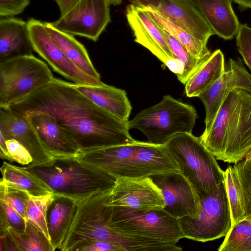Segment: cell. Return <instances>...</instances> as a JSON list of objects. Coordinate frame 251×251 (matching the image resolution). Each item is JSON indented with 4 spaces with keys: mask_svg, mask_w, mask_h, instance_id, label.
<instances>
[{
    "mask_svg": "<svg viewBox=\"0 0 251 251\" xmlns=\"http://www.w3.org/2000/svg\"><path fill=\"white\" fill-rule=\"evenodd\" d=\"M9 107L21 116L45 113L67 130L81 152L135 141L128 121H121L97 105L73 83L54 78Z\"/></svg>",
    "mask_w": 251,
    "mask_h": 251,
    "instance_id": "6da1fadb",
    "label": "cell"
},
{
    "mask_svg": "<svg viewBox=\"0 0 251 251\" xmlns=\"http://www.w3.org/2000/svg\"><path fill=\"white\" fill-rule=\"evenodd\" d=\"M200 138L217 160L236 164L245 158L251 150V94L230 91Z\"/></svg>",
    "mask_w": 251,
    "mask_h": 251,
    "instance_id": "7a4b0ae2",
    "label": "cell"
},
{
    "mask_svg": "<svg viewBox=\"0 0 251 251\" xmlns=\"http://www.w3.org/2000/svg\"><path fill=\"white\" fill-rule=\"evenodd\" d=\"M110 190L93 195L77 203L76 211L70 229L59 250L79 251L87 243L104 241L121 251H148L143 240L127 236L108 226L112 207L107 205Z\"/></svg>",
    "mask_w": 251,
    "mask_h": 251,
    "instance_id": "3957f363",
    "label": "cell"
},
{
    "mask_svg": "<svg viewBox=\"0 0 251 251\" xmlns=\"http://www.w3.org/2000/svg\"><path fill=\"white\" fill-rule=\"evenodd\" d=\"M26 167L44 180L54 194L76 203L111 190L116 180L113 176L76 157L53 158L44 164Z\"/></svg>",
    "mask_w": 251,
    "mask_h": 251,
    "instance_id": "277c9868",
    "label": "cell"
},
{
    "mask_svg": "<svg viewBox=\"0 0 251 251\" xmlns=\"http://www.w3.org/2000/svg\"><path fill=\"white\" fill-rule=\"evenodd\" d=\"M164 146L199 198L206 196L224 181V171L200 137L180 133Z\"/></svg>",
    "mask_w": 251,
    "mask_h": 251,
    "instance_id": "5b68a950",
    "label": "cell"
},
{
    "mask_svg": "<svg viewBox=\"0 0 251 251\" xmlns=\"http://www.w3.org/2000/svg\"><path fill=\"white\" fill-rule=\"evenodd\" d=\"M197 118L193 106L166 95L137 114L128 125L129 129L142 132L149 143L164 145L177 134L192 133Z\"/></svg>",
    "mask_w": 251,
    "mask_h": 251,
    "instance_id": "8992f818",
    "label": "cell"
},
{
    "mask_svg": "<svg viewBox=\"0 0 251 251\" xmlns=\"http://www.w3.org/2000/svg\"><path fill=\"white\" fill-rule=\"evenodd\" d=\"M108 226L127 236L152 242L175 245L184 238L179 219L163 209L140 211L112 207Z\"/></svg>",
    "mask_w": 251,
    "mask_h": 251,
    "instance_id": "52a82bcc",
    "label": "cell"
},
{
    "mask_svg": "<svg viewBox=\"0 0 251 251\" xmlns=\"http://www.w3.org/2000/svg\"><path fill=\"white\" fill-rule=\"evenodd\" d=\"M53 78L47 64L32 55L0 62V106L26 98Z\"/></svg>",
    "mask_w": 251,
    "mask_h": 251,
    "instance_id": "ba28073f",
    "label": "cell"
},
{
    "mask_svg": "<svg viewBox=\"0 0 251 251\" xmlns=\"http://www.w3.org/2000/svg\"><path fill=\"white\" fill-rule=\"evenodd\" d=\"M200 199L198 217L179 219L184 238L205 242L225 236L231 227L232 219L225 181Z\"/></svg>",
    "mask_w": 251,
    "mask_h": 251,
    "instance_id": "9c48e42d",
    "label": "cell"
},
{
    "mask_svg": "<svg viewBox=\"0 0 251 251\" xmlns=\"http://www.w3.org/2000/svg\"><path fill=\"white\" fill-rule=\"evenodd\" d=\"M110 5L108 0H80L49 24L62 32L96 42L111 22Z\"/></svg>",
    "mask_w": 251,
    "mask_h": 251,
    "instance_id": "30bf717a",
    "label": "cell"
},
{
    "mask_svg": "<svg viewBox=\"0 0 251 251\" xmlns=\"http://www.w3.org/2000/svg\"><path fill=\"white\" fill-rule=\"evenodd\" d=\"M27 24L33 50L54 71L76 84L97 86L103 83L84 73L67 57L50 35L46 22L31 18Z\"/></svg>",
    "mask_w": 251,
    "mask_h": 251,
    "instance_id": "8fae6325",
    "label": "cell"
},
{
    "mask_svg": "<svg viewBox=\"0 0 251 251\" xmlns=\"http://www.w3.org/2000/svg\"><path fill=\"white\" fill-rule=\"evenodd\" d=\"M126 15L134 41L148 49L179 76L183 71V66L174 57L161 28L145 10L132 4L126 7Z\"/></svg>",
    "mask_w": 251,
    "mask_h": 251,
    "instance_id": "7c38bea8",
    "label": "cell"
},
{
    "mask_svg": "<svg viewBox=\"0 0 251 251\" xmlns=\"http://www.w3.org/2000/svg\"><path fill=\"white\" fill-rule=\"evenodd\" d=\"M107 204L112 207L148 211L163 209L165 201L160 190L151 177H117Z\"/></svg>",
    "mask_w": 251,
    "mask_h": 251,
    "instance_id": "4fadbf2b",
    "label": "cell"
},
{
    "mask_svg": "<svg viewBox=\"0 0 251 251\" xmlns=\"http://www.w3.org/2000/svg\"><path fill=\"white\" fill-rule=\"evenodd\" d=\"M149 177L161 192L165 201L164 211L177 219L198 217L200 198L180 172L159 174Z\"/></svg>",
    "mask_w": 251,
    "mask_h": 251,
    "instance_id": "5bb4252c",
    "label": "cell"
},
{
    "mask_svg": "<svg viewBox=\"0 0 251 251\" xmlns=\"http://www.w3.org/2000/svg\"><path fill=\"white\" fill-rule=\"evenodd\" d=\"M141 8L151 9L207 43L215 35L192 0H128Z\"/></svg>",
    "mask_w": 251,
    "mask_h": 251,
    "instance_id": "9a60e30c",
    "label": "cell"
},
{
    "mask_svg": "<svg viewBox=\"0 0 251 251\" xmlns=\"http://www.w3.org/2000/svg\"><path fill=\"white\" fill-rule=\"evenodd\" d=\"M239 89L251 94V75L244 66L240 58L229 59L228 68L221 77L199 97L205 109V129L207 132L227 94Z\"/></svg>",
    "mask_w": 251,
    "mask_h": 251,
    "instance_id": "2e32d148",
    "label": "cell"
},
{
    "mask_svg": "<svg viewBox=\"0 0 251 251\" xmlns=\"http://www.w3.org/2000/svg\"><path fill=\"white\" fill-rule=\"evenodd\" d=\"M0 135L5 139L16 140L27 150L33 158L32 163L27 166L44 164L53 158L29 121L9 106H0Z\"/></svg>",
    "mask_w": 251,
    "mask_h": 251,
    "instance_id": "e0dca14e",
    "label": "cell"
},
{
    "mask_svg": "<svg viewBox=\"0 0 251 251\" xmlns=\"http://www.w3.org/2000/svg\"><path fill=\"white\" fill-rule=\"evenodd\" d=\"M137 142L84 151L77 157L116 178H136L133 162Z\"/></svg>",
    "mask_w": 251,
    "mask_h": 251,
    "instance_id": "ac0fdd59",
    "label": "cell"
},
{
    "mask_svg": "<svg viewBox=\"0 0 251 251\" xmlns=\"http://www.w3.org/2000/svg\"><path fill=\"white\" fill-rule=\"evenodd\" d=\"M22 117L29 121L44 146L53 158L77 157L81 152L74 138L53 116L39 112Z\"/></svg>",
    "mask_w": 251,
    "mask_h": 251,
    "instance_id": "d6986e66",
    "label": "cell"
},
{
    "mask_svg": "<svg viewBox=\"0 0 251 251\" xmlns=\"http://www.w3.org/2000/svg\"><path fill=\"white\" fill-rule=\"evenodd\" d=\"M136 178L173 172H180L179 167L164 145L137 141L134 156Z\"/></svg>",
    "mask_w": 251,
    "mask_h": 251,
    "instance_id": "ffe728a7",
    "label": "cell"
},
{
    "mask_svg": "<svg viewBox=\"0 0 251 251\" xmlns=\"http://www.w3.org/2000/svg\"><path fill=\"white\" fill-rule=\"evenodd\" d=\"M214 34L230 40L236 36L240 22L232 8V0H192Z\"/></svg>",
    "mask_w": 251,
    "mask_h": 251,
    "instance_id": "44dd1931",
    "label": "cell"
},
{
    "mask_svg": "<svg viewBox=\"0 0 251 251\" xmlns=\"http://www.w3.org/2000/svg\"><path fill=\"white\" fill-rule=\"evenodd\" d=\"M27 22L12 17L0 19V62L32 55Z\"/></svg>",
    "mask_w": 251,
    "mask_h": 251,
    "instance_id": "7402d4cb",
    "label": "cell"
},
{
    "mask_svg": "<svg viewBox=\"0 0 251 251\" xmlns=\"http://www.w3.org/2000/svg\"><path fill=\"white\" fill-rule=\"evenodd\" d=\"M74 87L97 105L117 119L128 121L132 106L125 90L103 83L100 85H79Z\"/></svg>",
    "mask_w": 251,
    "mask_h": 251,
    "instance_id": "603a6c76",
    "label": "cell"
},
{
    "mask_svg": "<svg viewBox=\"0 0 251 251\" xmlns=\"http://www.w3.org/2000/svg\"><path fill=\"white\" fill-rule=\"evenodd\" d=\"M49 206L47 222L53 251L59 250L75 217L77 203L68 197L55 194Z\"/></svg>",
    "mask_w": 251,
    "mask_h": 251,
    "instance_id": "cb8c5ba5",
    "label": "cell"
},
{
    "mask_svg": "<svg viewBox=\"0 0 251 251\" xmlns=\"http://www.w3.org/2000/svg\"><path fill=\"white\" fill-rule=\"evenodd\" d=\"M225 71V58L220 50L211 53L185 84L184 92L189 98L199 97L212 86Z\"/></svg>",
    "mask_w": 251,
    "mask_h": 251,
    "instance_id": "d4e9b609",
    "label": "cell"
},
{
    "mask_svg": "<svg viewBox=\"0 0 251 251\" xmlns=\"http://www.w3.org/2000/svg\"><path fill=\"white\" fill-rule=\"evenodd\" d=\"M50 35L67 57L80 70L90 76L101 81L90 58L87 50L73 35L59 31L46 22Z\"/></svg>",
    "mask_w": 251,
    "mask_h": 251,
    "instance_id": "484cf974",
    "label": "cell"
},
{
    "mask_svg": "<svg viewBox=\"0 0 251 251\" xmlns=\"http://www.w3.org/2000/svg\"><path fill=\"white\" fill-rule=\"evenodd\" d=\"M0 171L1 180L26 191L31 196H40L53 193L48 184L26 166L19 167L3 161Z\"/></svg>",
    "mask_w": 251,
    "mask_h": 251,
    "instance_id": "4316f807",
    "label": "cell"
},
{
    "mask_svg": "<svg viewBox=\"0 0 251 251\" xmlns=\"http://www.w3.org/2000/svg\"><path fill=\"white\" fill-rule=\"evenodd\" d=\"M142 9L147 12L158 26L179 41L194 57L198 59H205L210 56L211 53L207 48V43L196 38L154 10L149 8Z\"/></svg>",
    "mask_w": 251,
    "mask_h": 251,
    "instance_id": "83f0119b",
    "label": "cell"
},
{
    "mask_svg": "<svg viewBox=\"0 0 251 251\" xmlns=\"http://www.w3.org/2000/svg\"><path fill=\"white\" fill-rule=\"evenodd\" d=\"M3 232L7 234L17 251H53L45 236L28 221L24 231L19 232L9 228Z\"/></svg>",
    "mask_w": 251,
    "mask_h": 251,
    "instance_id": "f1b7e54d",
    "label": "cell"
},
{
    "mask_svg": "<svg viewBox=\"0 0 251 251\" xmlns=\"http://www.w3.org/2000/svg\"><path fill=\"white\" fill-rule=\"evenodd\" d=\"M224 176L233 225L246 218L243 194L234 165L228 166Z\"/></svg>",
    "mask_w": 251,
    "mask_h": 251,
    "instance_id": "f546056e",
    "label": "cell"
},
{
    "mask_svg": "<svg viewBox=\"0 0 251 251\" xmlns=\"http://www.w3.org/2000/svg\"><path fill=\"white\" fill-rule=\"evenodd\" d=\"M218 251H251V219L232 225Z\"/></svg>",
    "mask_w": 251,
    "mask_h": 251,
    "instance_id": "4dcf8cb0",
    "label": "cell"
},
{
    "mask_svg": "<svg viewBox=\"0 0 251 251\" xmlns=\"http://www.w3.org/2000/svg\"><path fill=\"white\" fill-rule=\"evenodd\" d=\"M54 196V193L40 196L30 195L26 206L27 221L45 236L50 244L47 216L49 206Z\"/></svg>",
    "mask_w": 251,
    "mask_h": 251,
    "instance_id": "1f68e13d",
    "label": "cell"
},
{
    "mask_svg": "<svg viewBox=\"0 0 251 251\" xmlns=\"http://www.w3.org/2000/svg\"><path fill=\"white\" fill-rule=\"evenodd\" d=\"M161 29L174 57L183 66V71L177 78L180 82L185 85L189 78L197 71L207 58L198 59L194 57L179 41L164 29L162 28Z\"/></svg>",
    "mask_w": 251,
    "mask_h": 251,
    "instance_id": "d6a6232c",
    "label": "cell"
},
{
    "mask_svg": "<svg viewBox=\"0 0 251 251\" xmlns=\"http://www.w3.org/2000/svg\"><path fill=\"white\" fill-rule=\"evenodd\" d=\"M30 196L26 191L9 185L0 179V198L7 201L27 221L26 206Z\"/></svg>",
    "mask_w": 251,
    "mask_h": 251,
    "instance_id": "836d02e7",
    "label": "cell"
},
{
    "mask_svg": "<svg viewBox=\"0 0 251 251\" xmlns=\"http://www.w3.org/2000/svg\"><path fill=\"white\" fill-rule=\"evenodd\" d=\"M27 221L5 199L0 198V231L12 228L18 231H24Z\"/></svg>",
    "mask_w": 251,
    "mask_h": 251,
    "instance_id": "e575fe53",
    "label": "cell"
},
{
    "mask_svg": "<svg viewBox=\"0 0 251 251\" xmlns=\"http://www.w3.org/2000/svg\"><path fill=\"white\" fill-rule=\"evenodd\" d=\"M244 200L246 218L251 219V159L245 158L234 164Z\"/></svg>",
    "mask_w": 251,
    "mask_h": 251,
    "instance_id": "d590c367",
    "label": "cell"
},
{
    "mask_svg": "<svg viewBox=\"0 0 251 251\" xmlns=\"http://www.w3.org/2000/svg\"><path fill=\"white\" fill-rule=\"evenodd\" d=\"M236 40L238 51L251 70V27L246 24H240Z\"/></svg>",
    "mask_w": 251,
    "mask_h": 251,
    "instance_id": "8d00e7d4",
    "label": "cell"
},
{
    "mask_svg": "<svg viewBox=\"0 0 251 251\" xmlns=\"http://www.w3.org/2000/svg\"><path fill=\"white\" fill-rule=\"evenodd\" d=\"M5 139L7 150L13 161L27 166L32 163L33 158L23 145L14 139Z\"/></svg>",
    "mask_w": 251,
    "mask_h": 251,
    "instance_id": "74e56055",
    "label": "cell"
},
{
    "mask_svg": "<svg viewBox=\"0 0 251 251\" xmlns=\"http://www.w3.org/2000/svg\"><path fill=\"white\" fill-rule=\"evenodd\" d=\"M30 0H0V18L18 15L29 4Z\"/></svg>",
    "mask_w": 251,
    "mask_h": 251,
    "instance_id": "f35d334b",
    "label": "cell"
},
{
    "mask_svg": "<svg viewBox=\"0 0 251 251\" xmlns=\"http://www.w3.org/2000/svg\"><path fill=\"white\" fill-rule=\"evenodd\" d=\"M79 251H121V250L109 242L96 240L87 243Z\"/></svg>",
    "mask_w": 251,
    "mask_h": 251,
    "instance_id": "ab89813d",
    "label": "cell"
},
{
    "mask_svg": "<svg viewBox=\"0 0 251 251\" xmlns=\"http://www.w3.org/2000/svg\"><path fill=\"white\" fill-rule=\"evenodd\" d=\"M58 5L60 15H63L70 10L80 0H54Z\"/></svg>",
    "mask_w": 251,
    "mask_h": 251,
    "instance_id": "60d3db41",
    "label": "cell"
},
{
    "mask_svg": "<svg viewBox=\"0 0 251 251\" xmlns=\"http://www.w3.org/2000/svg\"><path fill=\"white\" fill-rule=\"evenodd\" d=\"M0 155L1 158L10 162H13L7 150L5 139L1 135H0Z\"/></svg>",
    "mask_w": 251,
    "mask_h": 251,
    "instance_id": "b9f144b4",
    "label": "cell"
},
{
    "mask_svg": "<svg viewBox=\"0 0 251 251\" xmlns=\"http://www.w3.org/2000/svg\"><path fill=\"white\" fill-rule=\"evenodd\" d=\"M242 9H251V0H232Z\"/></svg>",
    "mask_w": 251,
    "mask_h": 251,
    "instance_id": "7bdbcfd3",
    "label": "cell"
},
{
    "mask_svg": "<svg viewBox=\"0 0 251 251\" xmlns=\"http://www.w3.org/2000/svg\"><path fill=\"white\" fill-rule=\"evenodd\" d=\"M122 0H109L110 4L118 5L121 3Z\"/></svg>",
    "mask_w": 251,
    "mask_h": 251,
    "instance_id": "ee69618b",
    "label": "cell"
},
{
    "mask_svg": "<svg viewBox=\"0 0 251 251\" xmlns=\"http://www.w3.org/2000/svg\"><path fill=\"white\" fill-rule=\"evenodd\" d=\"M246 158L251 159V150L246 156Z\"/></svg>",
    "mask_w": 251,
    "mask_h": 251,
    "instance_id": "f6af8a7d",
    "label": "cell"
},
{
    "mask_svg": "<svg viewBox=\"0 0 251 251\" xmlns=\"http://www.w3.org/2000/svg\"><path fill=\"white\" fill-rule=\"evenodd\" d=\"M108 1H109V0H108Z\"/></svg>",
    "mask_w": 251,
    "mask_h": 251,
    "instance_id": "bcb514c9",
    "label": "cell"
}]
</instances>
